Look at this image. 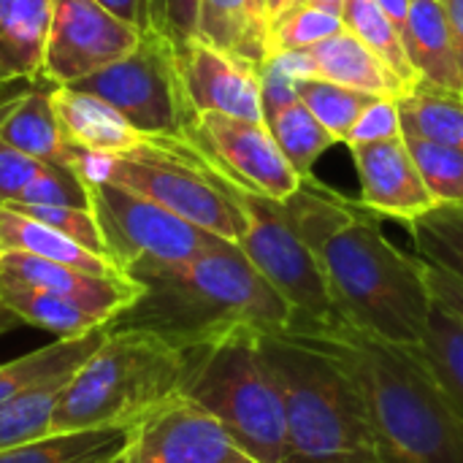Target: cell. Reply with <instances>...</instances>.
<instances>
[{
  "instance_id": "6da1fadb",
  "label": "cell",
  "mask_w": 463,
  "mask_h": 463,
  "mask_svg": "<svg viewBox=\"0 0 463 463\" xmlns=\"http://www.w3.org/2000/svg\"><path fill=\"white\" fill-rule=\"evenodd\" d=\"M282 203L315 252L342 320L385 342L418 347L434 307L423 260L402 252L372 209L315 176Z\"/></svg>"
},
{
  "instance_id": "7a4b0ae2",
  "label": "cell",
  "mask_w": 463,
  "mask_h": 463,
  "mask_svg": "<svg viewBox=\"0 0 463 463\" xmlns=\"http://www.w3.org/2000/svg\"><path fill=\"white\" fill-rule=\"evenodd\" d=\"M358 385L383 463H463V418L418 347L393 345L345 320L293 331Z\"/></svg>"
},
{
  "instance_id": "3957f363",
  "label": "cell",
  "mask_w": 463,
  "mask_h": 463,
  "mask_svg": "<svg viewBox=\"0 0 463 463\" xmlns=\"http://www.w3.org/2000/svg\"><path fill=\"white\" fill-rule=\"evenodd\" d=\"M130 277L144 285V293L111 326L144 328L179 347L209 342L239 326L263 331L293 326L288 301L231 241L184 263L138 266Z\"/></svg>"
},
{
  "instance_id": "277c9868",
  "label": "cell",
  "mask_w": 463,
  "mask_h": 463,
  "mask_svg": "<svg viewBox=\"0 0 463 463\" xmlns=\"http://www.w3.org/2000/svg\"><path fill=\"white\" fill-rule=\"evenodd\" d=\"M260 347L285 407V463H383L364 396L339 361L293 331H260Z\"/></svg>"
},
{
  "instance_id": "5b68a950",
  "label": "cell",
  "mask_w": 463,
  "mask_h": 463,
  "mask_svg": "<svg viewBox=\"0 0 463 463\" xmlns=\"http://www.w3.org/2000/svg\"><path fill=\"white\" fill-rule=\"evenodd\" d=\"M187 350L144 328L109 326L95 353L71 374L52 412V431H125L182 393Z\"/></svg>"
},
{
  "instance_id": "8992f818",
  "label": "cell",
  "mask_w": 463,
  "mask_h": 463,
  "mask_svg": "<svg viewBox=\"0 0 463 463\" xmlns=\"http://www.w3.org/2000/svg\"><path fill=\"white\" fill-rule=\"evenodd\" d=\"M62 155L65 165L90 184L128 187L231 244H239L247 231L241 190L187 138L146 136L128 155L90 152L65 141Z\"/></svg>"
},
{
  "instance_id": "52a82bcc",
  "label": "cell",
  "mask_w": 463,
  "mask_h": 463,
  "mask_svg": "<svg viewBox=\"0 0 463 463\" xmlns=\"http://www.w3.org/2000/svg\"><path fill=\"white\" fill-rule=\"evenodd\" d=\"M260 331L239 326L209 342L184 347L187 372L182 393L214 415L255 461L285 463V407L263 358Z\"/></svg>"
},
{
  "instance_id": "ba28073f",
  "label": "cell",
  "mask_w": 463,
  "mask_h": 463,
  "mask_svg": "<svg viewBox=\"0 0 463 463\" xmlns=\"http://www.w3.org/2000/svg\"><path fill=\"white\" fill-rule=\"evenodd\" d=\"M241 203L247 209V231L239 250L293 309V326L288 331H315L339 323L342 315L326 274L293 228L285 203L247 190H241Z\"/></svg>"
},
{
  "instance_id": "9c48e42d",
  "label": "cell",
  "mask_w": 463,
  "mask_h": 463,
  "mask_svg": "<svg viewBox=\"0 0 463 463\" xmlns=\"http://www.w3.org/2000/svg\"><path fill=\"white\" fill-rule=\"evenodd\" d=\"M68 87L98 95L146 136L187 138L195 117L182 87L176 46L155 30L144 33L133 54Z\"/></svg>"
},
{
  "instance_id": "30bf717a",
  "label": "cell",
  "mask_w": 463,
  "mask_h": 463,
  "mask_svg": "<svg viewBox=\"0 0 463 463\" xmlns=\"http://www.w3.org/2000/svg\"><path fill=\"white\" fill-rule=\"evenodd\" d=\"M90 193L111 260L125 274L138 266L184 263L225 241L128 187L100 182L90 184Z\"/></svg>"
},
{
  "instance_id": "8fae6325",
  "label": "cell",
  "mask_w": 463,
  "mask_h": 463,
  "mask_svg": "<svg viewBox=\"0 0 463 463\" xmlns=\"http://www.w3.org/2000/svg\"><path fill=\"white\" fill-rule=\"evenodd\" d=\"M187 141H193L239 190L285 201L304 182L282 155L266 122L225 114H195L187 128Z\"/></svg>"
},
{
  "instance_id": "7c38bea8",
  "label": "cell",
  "mask_w": 463,
  "mask_h": 463,
  "mask_svg": "<svg viewBox=\"0 0 463 463\" xmlns=\"http://www.w3.org/2000/svg\"><path fill=\"white\" fill-rule=\"evenodd\" d=\"M144 33L95 0H52L41 79L54 87L76 84L133 54Z\"/></svg>"
},
{
  "instance_id": "4fadbf2b",
  "label": "cell",
  "mask_w": 463,
  "mask_h": 463,
  "mask_svg": "<svg viewBox=\"0 0 463 463\" xmlns=\"http://www.w3.org/2000/svg\"><path fill=\"white\" fill-rule=\"evenodd\" d=\"M119 463H258L201 404L184 393L125 429Z\"/></svg>"
},
{
  "instance_id": "5bb4252c",
  "label": "cell",
  "mask_w": 463,
  "mask_h": 463,
  "mask_svg": "<svg viewBox=\"0 0 463 463\" xmlns=\"http://www.w3.org/2000/svg\"><path fill=\"white\" fill-rule=\"evenodd\" d=\"M176 65L193 114H225L263 122L260 65L193 38L176 46Z\"/></svg>"
},
{
  "instance_id": "9a60e30c",
  "label": "cell",
  "mask_w": 463,
  "mask_h": 463,
  "mask_svg": "<svg viewBox=\"0 0 463 463\" xmlns=\"http://www.w3.org/2000/svg\"><path fill=\"white\" fill-rule=\"evenodd\" d=\"M350 152L361 176V203L380 220L412 225L418 217L437 206L407 149L404 136L374 144H355Z\"/></svg>"
},
{
  "instance_id": "2e32d148",
  "label": "cell",
  "mask_w": 463,
  "mask_h": 463,
  "mask_svg": "<svg viewBox=\"0 0 463 463\" xmlns=\"http://www.w3.org/2000/svg\"><path fill=\"white\" fill-rule=\"evenodd\" d=\"M0 277L62 296L79 304L81 309L98 315L109 326L125 309H130L144 293V285L133 277H98V274L79 271L73 266H62V263L43 260L35 255H22V252L0 255Z\"/></svg>"
},
{
  "instance_id": "e0dca14e",
  "label": "cell",
  "mask_w": 463,
  "mask_h": 463,
  "mask_svg": "<svg viewBox=\"0 0 463 463\" xmlns=\"http://www.w3.org/2000/svg\"><path fill=\"white\" fill-rule=\"evenodd\" d=\"M52 103L62 138L73 146L103 155H128L146 138V133L136 130L114 106L84 90L54 87Z\"/></svg>"
},
{
  "instance_id": "ac0fdd59",
  "label": "cell",
  "mask_w": 463,
  "mask_h": 463,
  "mask_svg": "<svg viewBox=\"0 0 463 463\" xmlns=\"http://www.w3.org/2000/svg\"><path fill=\"white\" fill-rule=\"evenodd\" d=\"M402 38L420 81L463 95V76L442 0H412Z\"/></svg>"
},
{
  "instance_id": "d6986e66",
  "label": "cell",
  "mask_w": 463,
  "mask_h": 463,
  "mask_svg": "<svg viewBox=\"0 0 463 463\" xmlns=\"http://www.w3.org/2000/svg\"><path fill=\"white\" fill-rule=\"evenodd\" d=\"M312 60L317 68V79L374 95V98H393L399 100L404 92H410L412 87L407 81H402L377 52H372L358 35H353L347 27L331 38H326L323 43L312 46Z\"/></svg>"
},
{
  "instance_id": "ffe728a7",
  "label": "cell",
  "mask_w": 463,
  "mask_h": 463,
  "mask_svg": "<svg viewBox=\"0 0 463 463\" xmlns=\"http://www.w3.org/2000/svg\"><path fill=\"white\" fill-rule=\"evenodd\" d=\"M52 0H0V84L41 76Z\"/></svg>"
},
{
  "instance_id": "44dd1931",
  "label": "cell",
  "mask_w": 463,
  "mask_h": 463,
  "mask_svg": "<svg viewBox=\"0 0 463 463\" xmlns=\"http://www.w3.org/2000/svg\"><path fill=\"white\" fill-rule=\"evenodd\" d=\"M3 252L35 255V258L73 266L79 271L98 274V277H130L109 258L90 252L87 247L76 244L73 239L62 236L60 231H54L11 206H0V255Z\"/></svg>"
},
{
  "instance_id": "7402d4cb",
  "label": "cell",
  "mask_w": 463,
  "mask_h": 463,
  "mask_svg": "<svg viewBox=\"0 0 463 463\" xmlns=\"http://www.w3.org/2000/svg\"><path fill=\"white\" fill-rule=\"evenodd\" d=\"M54 90V87H52ZM52 90L33 87L0 103V141L43 163L65 165V138L52 103Z\"/></svg>"
},
{
  "instance_id": "603a6c76",
  "label": "cell",
  "mask_w": 463,
  "mask_h": 463,
  "mask_svg": "<svg viewBox=\"0 0 463 463\" xmlns=\"http://www.w3.org/2000/svg\"><path fill=\"white\" fill-rule=\"evenodd\" d=\"M198 38L250 62L269 54V16L263 0H201Z\"/></svg>"
},
{
  "instance_id": "cb8c5ba5",
  "label": "cell",
  "mask_w": 463,
  "mask_h": 463,
  "mask_svg": "<svg viewBox=\"0 0 463 463\" xmlns=\"http://www.w3.org/2000/svg\"><path fill=\"white\" fill-rule=\"evenodd\" d=\"M0 307L8 309L16 320L30 323L41 331H49L57 339H79L109 326L98 315L81 309L79 304L62 296L46 293V290H38V288H30L24 282L5 279V277H0Z\"/></svg>"
},
{
  "instance_id": "d4e9b609",
  "label": "cell",
  "mask_w": 463,
  "mask_h": 463,
  "mask_svg": "<svg viewBox=\"0 0 463 463\" xmlns=\"http://www.w3.org/2000/svg\"><path fill=\"white\" fill-rule=\"evenodd\" d=\"M106 328L92 331L79 339H54L52 345H46L41 350H33L22 358L0 364V404L16 399L19 393L30 391L35 385L71 377L103 342Z\"/></svg>"
},
{
  "instance_id": "484cf974",
  "label": "cell",
  "mask_w": 463,
  "mask_h": 463,
  "mask_svg": "<svg viewBox=\"0 0 463 463\" xmlns=\"http://www.w3.org/2000/svg\"><path fill=\"white\" fill-rule=\"evenodd\" d=\"M396 103L402 133L463 149V95L418 81Z\"/></svg>"
},
{
  "instance_id": "4316f807",
  "label": "cell",
  "mask_w": 463,
  "mask_h": 463,
  "mask_svg": "<svg viewBox=\"0 0 463 463\" xmlns=\"http://www.w3.org/2000/svg\"><path fill=\"white\" fill-rule=\"evenodd\" d=\"M125 431H65L0 450V463H119Z\"/></svg>"
},
{
  "instance_id": "83f0119b",
  "label": "cell",
  "mask_w": 463,
  "mask_h": 463,
  "mask_svg": "<svg viewBox=\"0 0 463 463\" xmlns=\"http://www.w3.org/2000/svg\"><path fill=\"white\" fill-rule=\"evenodd\" d=\"M429 366L434 369L437 380L453 399L456 410L463 418V320L448 309L445 304L434 301L426 334L418 345Z\"/></svg>"
},
{
  "instance_id": "f1b7e54d",
  "label": "cell",
  "mask_w": 463,
  "mask_h": 463,
  "mask_svg": "<svg viewBox=\"0 0 463 463\" xmlns=\"http://www.w3.org/2000/svg\"><path fill=\"white\" fill-rule=\"evenodd\" d=\"M282 155L298 171V176H312L315 163L336 144V138L315 119V114L301 103H290L266 119Z\"/></svg>"
},
{
  "instance_id": "f546056e",
  "label": "cell",
  "mask_w": 463,
  "mask_h": 463,
  "mask_svg": "<svg viewBox=\"0 0 463 463\" xmlns=\"http://www.w3.org/2000/svg\"><path fill=\"white\" fill-rule=\"evenodd\" d=\"M345 27L358 35L372 52L383 57V62L410 87L418 84V73L407 57V46L402 38V30L388 19V14L377 5V0H345L342 8Z\"/></svg>"
},
{
  "instance_id": "4dcf8cb0",
  "label": "cell",
  "mask_w": 463,
  "mask_h": 463,
  "mask_svg": "<svg viewBox=\"0 0 463 463\" xmlns=\"http://www.w3.org/2000/svg\"><path fill=\"white\" fill-rule=\"evenodd\" d=\"M418 258L450 271L463 282V203H437L407 225Z\"/></svg>"
},
{
  "instance_id": "1f68e13d",
  "label": "cell",
  "mask_w": 463,
  "mask_h": 463,
  "mask_svg": "<svg viewBox=\"0 0 463 463\" xmlns=\"http://www.w3.org/2000/svg\"><path fill=\"white\" fill-rule=\"evenodd\" d=\"M68 380L71 377L35 385L16 399L0 404V450L24 445L52 431V412Z\"/></svg>"
},
{
  "instance_id": "d6a6232c",
  "label": "cell",
  "mask_w": 463,
  "mask_h": 463,
  "mask_svg": "<svg viewBox=\"0 0 463 463\" xmlns=\"http://www.w3.org/2000/svg\"><path fill=\"white\" fill-rule=\"evenodd\" d=\"M298 100L315 114V119L336 138V144L347 141L353 125L364 114V109L374 100V95L326 81V79H304L298 84Z\"/></svg>"
},
{
  "instance_id": "836d02e7",
  "label": "cell",
  "mask_w": 463,
  "mask_h": 463,
  "mask_svg": "<svg viewBox=\"0 0 463 463\" xmlns=\"http://www.w3.org/2000/svg\"><path fill=\"white\" fill-rule=\"evenodd\" d=\"M437 203H463V149L402 133Z\"/></svg>"
},
{
  "instance_id": "e575fe53",
  "label": "cell",
  "mask_w": 463,
  "mask_h": 463,
  "mask_svg": "<svg viewBox=\"0 0 463 463\" xmlns=\"http://www.w3.org/2000/svg\"><path fill=\"white\" fill-rule=\"evenodd\" d=\"M342 30H345L342 14L298 3L269 24V54L288 52V49H312Z\"/></svg>"
},
{
  "instance_id": "d590c367",
  "label": "cell",
  "mask_w": 463,
  "mask_h": 463,
  "mask_svg": "<svg viewBox=\"0 0 463 463\" xmlns=\"http://www.w3.org/2000/svg\"><path fill=\"white\" fill-rule=\"evenodd\" d=\"M14 203H35V206H71V209H90L92 212V193L90 182L81 179L71 165L49 163L22 193Z\"/></svg>"
},
{
  "instance_id": "8d00e7d4",
  "label": "cell",
  "mask_w": 463,
  "mask_h": 463,
  "mask_svg": "<svg viewBox=\"0 0 463 463\" xmlns=\"http://www.w3.org/2000/svg\"><path fill=\"white\" fill-rule=\"evenodd\" d=\"M54 231H60L62 236L73 239L76 244L87 247L90 252L95 255H103L111 260V252H109V244H106V236L98 225V217L95 212L90 209H71V206H35V203H5ZM114 263V260H111Z\"/></svg>"
},
{
  "instance_id": "74e56055",
  "label": "cell",
  "mask_w": 463,
  "mask_h": 463,
  "mask_svg": "<svg viewBox=\"0 0 463 463\" xmlns=\"http://www.w3.org/2000/svg\"><path fill=\"white\" fill-rule=\"evenodd\" d=\"M201 0H149V30L182 46L198 38Z\"/></svg>"
},
{
  "instance_id": "f35d334b",
  "label": "cell",
  "mask_w": 463,
  "mask_h": 463,
  "mask_svg": "<svg viewBox=\"0 0 463 463\" xmlns=\"http://www.w3.org/2000/svg\"><path fill=\"white\" fill-rule=\"evenodd\" d=\"M402 136V117H399V103L393 98H374L358 122L353 125L347 136V146L355 144H374V141H388Z\"/></svg>"
},
{
  "instance_id": "ab89813d",
  "label": "cell",
  "mask_w": 463,
  "mask_h": 463,
  "mask_svg": "<svg viewBox=\"0 0 463 463\" xmlns=\"http://www.w3.org/2000/svg\"><path fill=\"white\" fill-rule=\"evenodd\" d=\"M49 163L19 152L16 146L0 141V206L14 203L19 193L46 168Z\"/></svg>"
},
{
  "instance_id": "60d3db41",
  "label": "cell",
  "mask_w": 463,
  "mask_h": 463,
  "mask_svg": "<svg viewBox=\"0 0 463 463\" xmlns=\"http://www.w3.org/2000/svg\"><path fill=\"white\" fill-rule=\"evenodd\" d=\"M298 84L288 73H282L271 60L260 62V103H263V122L277 114L279 109L298 100Z\"/></svg>"
},
{
  "instance_id": "b9f144b4",
  "label": "cell",
  "mask_w": 463,
  "mask_h": 463,
  "mask_svg": "<svg viewBox=\"0 0 463 463\" xmlns=\"http://www.w3.org/2000/svg\"><path fill=\"white\" fill-rule=\"evenodd\" d=\"M423 260V258H420ZM423 274H426V285L434 296V301L445 304L448 309H453L463 320V282L458 277H453L450 271L423 260Z\"/></svg>"
},
{
  "instance_id": "7bdbcfd3",
  "label": "cell",
  "mask_w": 463,
  "mask_h": 463,
  "mask_svg": "<svg viewBox=\"0 0 463 463\" xmlns=\"http://www.w3.org/2000/svg\"><path fill=\"white\" fill-rule=\"evenodd\" d=\"M95 3H100L117 19L138 27L141 33L149 30V0H95Z\"/></svg>"
},
{
  "instance_id": "ee69618b",
  "label": "cell",
  "mask_w": 463,
  "mask_h": 463,
  "mask_svg": "<svg viewBox=\"0 0 463 463\" xmlns=\"http://www.w3.org/2000/svg\"><path fill=\"white\" fill-rule=\"evenodd\" d=\"M442 3H445V11H448L453 49H456V60H458V68H461L463 76V0H442Z\"/></svg>"
},
{
  "instance_id": "f6af8a7d",
  "label": "cell",
  "mask_w": 463,
  "mask_h": 463,
  "mask_svg": "<svg viewBox=\"0 0 463 463\" xmlns=\"http://www.w3.org/2000/svg\"><path fill=\"white\" fill-rule=\"evenodd\" d=\"M377 5L388 14V19H391L399 30H404L412 0H377Z\"/></svg>"
},
{
  "instance_id": "bcb514c9",
  "label": "cell",
  "mask_w": 463,
  "mask_h": 463,
  "mask_svg": "<svg viewBox=\"0 0 463 463\" xmlns=\"http://www.w3.org/2000/svg\"><path fill=\"white\" fill-rule=\"evenodd\" d=\"M293 3H296V0H266V16H269V24H271L279 14H285Z\"/></svg>"
},
{
  "instance_id": "7dc6e473",
  "label": "cell",
  "mask_w": 463,
  "mask_h": 463,
  "mask_svg": "<svg viewBox=\"0 0 463 463\" xmlns=\"http://www.w3.org/2000/svg\"><path fill=\"white\" fill-rule=\"evenodd\" d=\"M317 5V8H326V11H334V14H342L345 8V0H296L293 5Z\"/></svg>"
},
{
  "instance_id": "c3c4849f",
  "label": "cell",
  "mask_w": 463,
  "mask_h": 463,
  "mask_svg": "<svg viewBox=\"0 0 463 463\" xmlns=\"http://www.w3.org/2000/svg\"><path fill=\"white\" fill-rule=\"evenodd\" d=\"M14 323H16V317H14L8 309H3V307H0V331H5V328H8V326H14Z\"/></svg>"
},
{
  "instance_id": "681fc988",
  "label": "cell",
  "mask_w": 463,
  "mask_h": 463,
  "mask_svg": "<svg viewBox=\"0 0 463 463\" xmlns=\"http://www.w3.org/2000/svg\"><path fill=\"white\" fill-rule=\"evenodd\" d=\"M263 3H266V0H263Z\"/></svg>"
}]
</instances>
